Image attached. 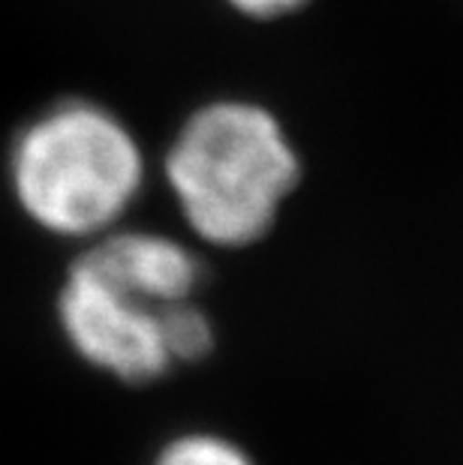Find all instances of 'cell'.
<instances>
[{
	"label": "cell",
	"mask_w": 463,
	"mask_h": 465,
	"mask_svg": "<svg viewBox=\"0 0 463 465\" xmlns=\"http://www.w3.org/2000/svg\"><path fill=\"white\" fill-rule=\"evenodd\" d=\"M156 165L186 237L223 252L265 241L304 172L277 112L247 96L196 105Z\"/></svg>",
	"instance_id": "obj_1"
},
{
	"label": "cell",
	"mask_w": 463,
	"mask_h": 465,
	"mask_svg": "<svg viewBox=\"0 0 463 465\" xmlns=\"http://www.w3.org/2000/svg\"><path fill=\"white\" fill-rule=\"evenodd\" d=\"M6 174L18 211L36 229L85 246L126 225L151 181V160L108 105L61 100L18 130Z\"/></svg>",
	"instance_id": "obj_2"
},
{
	"label": "cell",
	"mask_w": 463,
	"mask_h": 465,
	"mask_svg": "<svg viewBox=\"0 0 463 465\" xmlns=\"http://www.w3.org/2000/svg\"><path fill=\"white\" fill-rule=\"evenodd\" d=\"M166 310L124 292L82 255L55 301L57 328L75 358L124 384H151L178 370L166 340Z\"/></svg>",
	"instance_id": "obj_3"
},
{
	"label": "cell",
	"mask_w": 463,
	"mask_h": 465,
	"mask_svg": "<svg viewBox=\"0 0 463 465\" xmlns=\"http://www.w3.org/2000/svg\"><path fill=\"white\" fill-rule=\"evenodd\" d=\"M82 259L139 301L166 306L196 301L205 282V259L190 237L121 225L82 246Z\"/></svg>",
	"instance_id": "obj_4"
},
{
	"label": "cell",
	"mask_w": 463,
	"mask_h": 465,
	"mask_svg": "<svg viewBox=\"0 0 463 465\" xmlns=\"http://www.w3.org/2000/svg\"><path fill=\"white\" fill-rule=\"evenodd\" d=\"M151 465H259L253 453L223 432L186 430L156 450Z\"/></svg>",
	"instance_id": "obj_5"
},
{
	"label": "cell",
	"mask_w": 463,
	"mask_h": 465,
	"mask_svg": "<svg viewBox=\"0 0 463 465\" xmlns=\"http://www.w3.org/2000/svg\"><path fill=\"white\" fill-rule=\"evenodd\" d=\"M166 340L175 366H190L205 361L216 345V328L211 315L202 310L199 298L175 303L166 310Z\"/></svg>",
	"instance_id": "obj_6"
},
{
	"label": "cell",
	"mask_w": 463,
	"mask_h": 465,
	"mask_svg": "<svg viewBox=\"0 0 463 465\" xmlns=\"http://www.w3.org/2000/svg\"><path fill=\"white\" fill-rule=\"evenodd\" d=\"M220 4L247 22H280V18L298 15L313 0H220Z\"/></svg>",
	"instance_id": "obj_7"
}]
</instances>
